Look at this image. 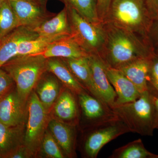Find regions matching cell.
<instances>
[{
    "mask_svg": "<svg viewBox=\"0 0 158 158\" xmlns=\"http://www.w3.org/2000/svg\"><path fill=\"white\" fill-rule=\"evenodd\" d=\"M104 25L106 40L100 56L109 66L118 69L138 58L153 56L138 35L109 23Z\"/></svg>",
    "mask_w": 158,
    "mask_h": 158,
    "instance_id": "1",
    "label": "cell"
},
{
    "mask_svg": "<svg viewBox=\"0 0 158 158\" xmlns=\"http://www.w3.org/2000/svg\"><path fill=\"white\" fill-rule=\"evenodd\" d=\"M153 18L146 0H112L104 23L112 24L144 37L149 32Z\"/></svg>",
    "mask_w": 158,
    "mask_h": 158,
    "instance_id": "2",
    "label": "cell"
},
{
    "mask_svg": "<svg viewBox=\"0 0 158 158\" xmlns=\"http://www.w3.org/2000/svg\"><path fill=\"white\" fill-rule=\"evenodd\" d=\"M155 90L152 88L141 93L134 101L112 108L130 132L152 136L155 128Z\"/></svg>",
    "mask_w": 158,
    "mask_h": 158,
    "instance_id": "3",
    "label": "cell"
},
{
    "mask_svg": "<svg viewBox=\"0 0 158 158\" xmlns=\"http://www.w3.org/2000/svg\"><path fill=\"white\" fill-rule=\"evenodd\" d=\"M13 79L19 95L27 104L29 97L46 72L47 59L39 54L18 56L1 67Z\"/></svg>",
    "mask_w": 158,
    "mask_h": 158,
    "instance_id": "4",
    "label": "cell"
},
{
    "mask_svg": "<svg viewBox=\"0 0 158 158\" xmlns=\"http://www.w3.org/2000/svg\"><path fill=\"white\" fill-rule=\"evenodd\" d=\"M66 8L70 24L71 36L88 55H100L106 40L104 23L90 22L74 9Z\"/></svg>",
    "mask_w": 158,
    "mask_h": 158,
    "instance_id": "5",
    "label": "cell"
},
{
    "mask_svg": "<svg viewBox=\"0 0 158 158\" xmlns=\"http://www.w3.org/2000/svg\"><path fill=\"white\" fill-rule=\"evenodd\" d=\"M27 114L23 145L32 157L39 153L44 135L50 120L49 111L40 101L34 90L28 101Z\"/></svg>",
    "mask_w": 158,
    "mask_h": 158,
    "instance_id": "6",
    "label": "cell"
},
{
    "mask_svg": "<svg viewBox=\"0 0 158 158\" xmlns=\"http://www.w3.org/2000/svg\"><path fill=\"white\" fill-rule=\"evenodd\" d=\"M128 132V128L120 119L90 128L83 142L84 155L87 158H96L106 144Z\"/></svg>",
    "mask_w": 158,
    "mask_h": 158,
    "instance_id": "7",
    "label": "cell"
},
{
    "mask_svg": "<svg viewBox=\"0 0 158 158\" xmlns=\"http://www.w3.org/2000/svg\"><path fill=\"white\" fill-rule=\"evenodd\" d=\"M77 98L82 117L90 128L119 119L106 103L88 91L78 94Z\"/></svg>",
    "mask_w": 158,
    "mask_h": 158,
    "instance_id": "8",
    "label": "cell"
},
{
    "mask_svg": "<svg viewBox=\"0 0 158 158\" xmlns=\"http://www.w3.org/2000/svg\"><path fill=\"white\" fill-rule=\"evenodd\" d=\"M92 80L99 97L112 108L115 106L117 95L108 79L106 64L98 54L88 56Z\"/></svg>",
    "mask_w": 158,
    "mask_h": 158,
    "instance_id": "9",
    "label": "cell"
},
{
    "mask_svg": "<svg viewBox=\"0 0 158 158\" xmlns=\"http://www.w3.org/2000/svg\"><path fill=\"white\" fill-rule=\"evenodd\" d=\"M27 104L18 93L16 88L0 98V122L9 126L24 124Z\"/></svg>",
    "mask_w": 158,
    "mask_h": 158,
    "instance_id": "10",
    "label": "cell"
},
{
    "mask_svg": "<svg viewBox=\"0 0 158 158\" xmlns=\"http://www.w3.org/2000/svg\"><path fill=\"white\" fill-rule=\"evenodd\" d=\"M20 26L35 29L52 15L39 3L28 0H8Z\"/></svg>",
    "mask_w": 158,
    "mask_h": 158,
    "instance_id": "11",
    "label": "cell"
},
{
    "mask_svg": "<svg viewBox=\"0 0 158 158\" xmlns=\"http://www.w3.org/2000/svg\"><path fill=\"white\" fill-rule=\"evenodd\" d=\"M106 72L117 95L115 106L134 101L140 96L141 92L121 71L106 64Z\"/></svg>",
    "mask_w": 158,
    "mask_h": 158,
    "instance_id": "12",
    "label": "cell"
},
{
    "mask_svg": "<svg viewBox=\"0 0 158 158\" xmlns=\"http://www.w3.org/2000/svg\"><path fill=\"white\" fill-rule=\"evenodd\" d=\"M38 36L33 29L20 26L3 38L0 41V68L9 60L17 56L20 42L34 39Z\"/></svg>",
    "mask_w": 158,
    "mask_h": 158,
    "instance_id": "13",
    "label": "cell"
},
{
    "mask_svg": "<svg viewBox=\"0 0 158 158\" xmlns=\"http://www.w3.org/2000/svg\"><path fill=\"white\" fill-rule=\"evenodd\" d=\"M77 94L64 87L54 105V113L60 121L76 126L80 120Z\"/></svg>",
    "mask_w": 158,
    "mask_h": 158,
    "instance_id": "14",
    "label": "cell"
},
{
    "mask_svg": "<svg viewBox=\"0 0 158 158\" xmlns=\"http://www.w3.org/2000/svg\"><path fill=\"white\" fill-rule=\"evenodd\" d=\"M152 56L138 58L117 69L135 85L141 93L148 89Z\"/></svg>",
    "mask_w": 158,
    "mask_h": 158,
    "instance_id": "15",
    "label": "cell"
},
{
    "mask_svg": "<svg viewBox=\"0 0 158 158\" xmlns=\"http://www.w3.org/2000/svg\"><path fill=\"white\" fill-rule=\"evenodd\" d=\"M76 126L56 119L50 120L49 131L57 141L65 157L75 156Z\"/></svg>",
    "mask_w": 158,
    "mask_h": 158,
    "instance_id": "16",
    "label": "cell"
},
{
    "mask_svg": "<svg viewBox=\"0 0 158 158\" xmlns=\"http://www.w3.org/2000/svg\"><path fill=\"white\" fill-rule=\"evenodd\" d=\"M38 54L46 59H70L88 55L71 35L51 43L44 50Z\"/></svg>",
    "mask_w": 158,
    "mask_h": 158,
    "instance_id": "17",
    "label": "cell"
},
{
    "mask_svg": "<svg viewBox=\"0 0 158 158\" xmlns=\"http://www.w3.org/2000/svg\"><path fill=\"white\" fill-rule=\"evenodd\" d=\"M47 71L56 77L64 87L68 88L77 95L88 91L78 81L65 62L61 58L47 59Z\"/></svg>",
    "mask_w": 158,
    "mask_h": 158,
    "instance_id": "18",
    "label": "cell"
},
{
    "mask_svg": "<svg viewBox=\"0 0 158 158\" xmlns=\"http://www.w3.org/2000/svg\"><path fill=\"white\" fill-rule=\"evenodd\" d=\"M38 36L47 37H65L71 35L68 12L66 7L62 11L34 29Z\"/></svg>",
    "mask_w": 158,
    "mask_h": 158,
    "instance_id": "19",
    "label": "cell"
},
{
    "mask_svg": "<svg viewBox=\"0 0 158 158\" xmlns=\"http://www.w3.org/2000/svg\"><path fill=\"white\" fill-rule=\"evenodd\" d=\"M24 124L9 126L0 122V158H7L23 144Z\"/></svg>",
    "mask_w": 158,
    "mask_h": 158,
    "instance_id": "20",
    "label": "cell"
},
{
    "mask_svg": "<svg viewBox=\"0 0 158 158\" xmlns=\"http://www.w3.org/2000/svg\"><path fill=\"white\" fill-rule=\"evenodd\" d=\"M35 88L40 100L49 111L59 96V80L52 73L46 72L38 81Z\"/></svg>",
    "mask_w": 158,
    "mask_h": 158,
    "instance_id": "21",
    "label": "cell"
},
{
    "mask_svg": "<svg viewBox=\"0 0 158 158\" xmlns=\"http://www.w3.org/2000/svg\"><path fill=\"white\" fill-rule=\"evenodd\" d=\"M88 56L62 59L66 63L78 81L88 92L94 96L100 98L94 85Z\"/></svg>",
    "mask_w": 158,
    "mask_h": 158,
    "instance_id": "22",
    "label": "cell"
},
{
    "mask_svg": "<svg viewBox=\"0 0 158 158\" xmlns=\"http://www.w3.org/2000/svg\"><path fill=\"white\" fill-rule=\"evenodd\" d=\"M110 158H158V154L148 151L141 139L129 142L113 151Z\"/></svg>",
    "mask_w": 158,
    "mask_h": 158,
    "instance_id": "23",
    "label": "cell"
},
{
    "mask_svg": "<svg viewBox=\"0 0 158 158\" xmlns=\"http://www.w3.org/2000/svg\"><path fill=\"white\" fill-rule=\"evenodd\" d=\"M65 7L75 10L83 17L94 23H103L99 18L97 0H60Z\"/></svg>",
    "mask_w": 158,
    "mask_h": 158,
    "instance_id": "24",
    "label": "cell"
},
{
    "mask_svg": "<svg viewBox=\"0 0 158 158\" xmlns=\"http://www.w3.org/2000/svg\"><path fill=\"white\" fill-rule=\"evenodd\" d=\"M65 37L38 36L34 39L24 40L20 42L19 45L17 56L40 53L51 43Z\"/></svg>",
    "mask_w": 158,
    "mask_h": 158,
    "instance_id": "25",
    "label": "cell"
},
{
    "mask_svg": "<svg viewBox=\"0 0 158 158\" xmlns=\"http://www.w3.org/2000/svg\"><path fill=\"white\" fill-rule=\"evenodd\" d=\"M19 27L14 11L9 1L6 0L0 7V41Z\"/></svg>",
    "mask_w": 158,
    "mask_h": 158,
    "instance_id": "26",
    "label": "cell"
},
{
    "mask_svg": "<svg viewBox=\"0 0 158 158\" xmlns=\"http://www.w3.org/2000/svg\"><path fill=\"white\" fill-rule=\"evenodd\" d=\"M40 152L46 158L65 157L59 144L50 131L48 130H46L44 135Z\"/></svg>",
    "mask_w": 158,
    "mask_h": 158,
    "instance_id": "27",
    "label": "cell"
},
{
    "mask_svg": "<svg viewBox=\"0 0 158 158\" xmlns=\"http://www.w3.org/2000/svg\"><path fill=\"white\" fill-rule=\"evenodd\" d=\"M13 79L8 73L0 68V98L9 93L15 88Z\"/></svg>",
    "mask_w": 158,
    "mask_h": 158,
    "instance_id": "28",
    "label": "cell"
},
{
    "mask_svg": "<svg viewBox=\"0 0 158 158\" xmlns=\"http://www.w3.org/2000/svg\"><path fill=\"white\" fill-rule=\"evenodd\" d=\"M158 91V57L153 56L152 59L148 88Z\"/></svg>",
    "mask_w": 158,
    "mask_h": 158,
    "instance_id": "29",
    "label": "cell"
},
{
    "mask_svg": "<svg viewBox=\"0 0 158 158\" xmlns=\"http://www.w3.org/2000/svg\"><path fill=\"white\" fill-rule=\"evenodd\" d=\"M112 2V0H97L98 17L103 23L106 18Z\"/></svg>",
    "mask_w": 158,
    "mask_h": 158,
    "instance_id": "30",
    "label": "cell"
},
{
    "mask_svg": "<svg viewBox=\"0 0 158 158\" xmlns=\"http://www.w3.org/2000/svg\"><path fill=\"white\" fill-rule=\"evenodd\" d=\"M30 154L23 144L12 152L7 158H31Z\"/></svg>",
    "mask_w": 158,
    "mask_h": 158,
    "instance_id": "31",
    "label": "cell"
},
{
    "mask_svg": "<svg viewBox=\"0 0 158 158\" xmlns=\"http://www.w3.org/2000/svg\"><path fill=\"white\" fill-rule=\"evenodd\" d=\"M150 9L154 17H157L158 15V0H149L148 2Z\"/></svg>",
    "mask_w": 158,
    "mask_h": 158,
    "instance_id": "32",
    "label": "cell"
},
{
    "mask_svg": "<svg viewBox=\"0 0 158 158\" xmlns=\"http://www.w3.org/2000/svg\"><path fill=\"white\" fill-rule=\"evenodd\" d=\"M155 103L156 108V119H155V128L158 129V91L155 92Z\"/></svg>",
    "mask_w": 158,
    "mask_h": 158,
    "instance_id": "33",
    "label": "cell"
},
{
    "mask_svg": "<svg viewBox=\"0 0 158 158\" xmlns=\"http://www.w3.org/2000/svg\"><path fill=\"white\" fill-rule=\"evenodd\" d=\"M38 1H39V3H40L41 6L45 7L46 5V3L48 0H38Z\"/></svg>",
    "mask_w": 158,
    "mask_h": 158,
    "instance_id": "34",
    "label": "cell"
},
{
    "mask_svg": "<svg viewBox=\"0 0 158 158\" xmlns=\"http://www.w3.org/2000/svg\"><path fill=\"white\" fill-rule=\"evenodd\" d=\"M28 1H31V2H34L39 3V4H40L38 0H28Z\"/></svg>",
    "mask_w": 158,
    "mask_h": 158,
    "instance_id": "35",
    "label": "cell"
},
{
    "mask_svg": "<svg viewBox=\"0 0 158 158\" xmlns=\"http://www.w3.org/2000/svg\"><path fill=\"white\" fill-rule=\"evenodd\" d=\"M6 0H0V7L2 6V5L3 4V3L6 1Z\"/></svg>",
    "mask_w": 158,
    "mask_h": 158,
    "instance_id": "36",
    "label": "cell"
},
{
    "mask_svg": "<svg viewBox=\"0 0 158 158\" xmlns=\"http://www.w3.org/2000/svg\"><path fill=\"white\" fill-rule=\"evenodd\" d=\"M157 17H158V15ZM157 26H158L157 27H158V25Z\"/></svg>",
    "mask_w": 158,
    "mask_h": 158,
    "instance_id": "37",
    "label": "cell"
},
{
    "mask_svg": "<svg viewBox=\"0 0 158 158\" xmlns=\"http://www.w3.org/2000/svg\"><path fill=\"white\" fill-rule=\"evenodd\" d=\"M146 1H147V3H148V1H149V0H146Z\"/></svg>",
    "mask_w": 158,
    "mask_h": 158,
    "instance_id": "38",
    "label": "cell"
}]
</instances>
